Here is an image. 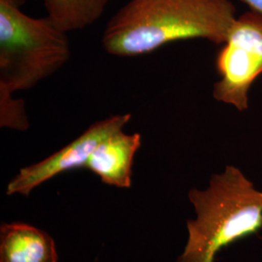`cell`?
Returning a JSON list of instances; mask_svg holds the SVG:
<instances>
[{
	"label": "cell",
	"instance_id": "5b68a950",
	"mask_svg": "<svg viewBox=\"0 0 262 262\" xmlns=\"http://www.w3.org/2000/svg\"><path fill=\"white\" fill-rule=\"evenodd\" d=\"M130 113L116 114L92 123L85 130L62 149L34 164L20 169L7 186L6 194L28 196L43 183L57 175L77 168H84L97 145L130 122Z\"/></svg>",
	"mask_w": 262,
	"mask_h": 262
},
{
	"label": "cell",
	"instance_id": "6da1fadb",
	"mask_svg": "<svg viewBox=\"0 0 262 262\" xmlns=\"http://www.w3.org/2000/svg\"><path fill=\"white\" fill-rule=\"evenodd\" d=\"M236 17L231 0H129L107 23L101 43L120 57L189 39L223 45Z\"/></svg>",
	"mask_w": 262,
	"mask_h": 262
},
{
	"label": "cell",
	"instance_id": "277c9868",
	"mask_svg": "<svg viewBox=\"0 0 262 262\" xmlns=\"http://www.w3.org/2000/svg\"><path fill=\"white\" fill-rule=\"evenodd\" d=\"M222 46L215 59L220 78L213 85V97L245 112L251 88L262 74V13L250 10L236 17Z\"/></svg>",
	"mask_w": 262,
	"mask_h": 262
},
{
	"label": "cell",
	"instance_id": "ba28073f",
	"mask_svg": "<svg viewBox=\"0 0 262 262\" xmlns=\"http://www.w3.org/2000/svg\"><path fill=\"white\" fill-rule=\"evenodd\" d=\"M47 17L67 33L93 26L103 15L109 0H43Z\"/></svg>",
	"mask_w": 262,
	"mask_h": 262
},
{
	"label": "cell",
	"instance_id": "30bf717a",
	"mask_svg": "<svg viewBox=\"0 0 262 262\" xmlns=\"http://www.w3.org/2000/svg\"><path fill=\"white\" fill-rule=\"evenodd\" d=\"M250 10L262 13V0H241Z\"/></svg>",
	"mask_w": 262,
	"mask_h": 262
},
{
	"label": "cell",
	"instance_id": "52a82bcc",
	"mask_svg": "<svg viewBox=\"0 0 262 262\" xmlns=\"http://www.w3.org/2000/svg\"><path fill=\"white\" fill-rule=\"evenodd\" d=\"M54 239L24 223L3 224L0 228V262H57Z\"/></svg>",
	"mask_w": 262,
	"mask_h": 262
},
{
	"label": "cell",
	"instance_id": "9c48e42d",
	"mask_svg": "<svg viewBox=\"0 0 262 262\" xmlns=\"http://www.w3.org/2000/svg\"><path fill=\"white\" fill-rule=\"evenodd\" d=\"M0 126L17 131H26L29 128L24 100L16 98L15 94L5 90H0Z\"/></svg>",
	"mask_w": 262,
	"mask_h": 262
},
{
	"label": "cell",
	"instance_id": "7a4b0ae2",
	"mask_svg": "<svg viewBox=\"0 0 262 262\" xmlns=\"http://www.w3.org/2000/svg\"><path fill=\"white\" fill-rule=\"evenodd\" d=\"M196 217L176 262H214L222 249L262 227V191L234 165L213 174L205 188L188 191Z\"/></svg>",
	"mask_w": 262,
	"mask_h": 262
},
{
	"label": "cell",
	"instance_id": "3957f363",
	"mask_svg": "<svg viewBox=\"0 0 262 262\" xmlns=\"http://www.w3.org/2000/svg\"><path fill=\"white\" fill-rule=\"evenodd\" d=\"M26 0H0V90L16 94L56 74L71 56L68 33L23 11Z\"/></svg>",
	"mask_w": 262,
	"mask_h": 262
},
{
	"label": "cell",
	"instance_id": "8992f818",
	"mask_svg": "<svg viewBox=\"0 0 262 262\" xmlns=\"http://www.w3.org/2000/svg\"><path fill=\"white\" fill-rule=\"evenodd\" d=\"M141 144L140 133L117 131L97 145L84 168L92 171L108 186L128 188L131 187L134 157Z\"/></svg>",
	"mask_w": 262,
	"mask_h": 262
}]
</instances>
